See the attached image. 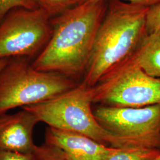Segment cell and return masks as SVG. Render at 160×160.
<instances>
[{"mask_svg": "<svg viewBox=\"0 0 160 160\" xmlns=\"http://www.w3.org/2000/svg\"><path fill=\"white\" fill-rule=\"evenodd\" d=\"M38 123L36 116L25 109L0 115V150L32 152L36 146L34 128Z\"/></svg>", "mask_w": 160, "mask_h": 160, "instance_id": "obj_8", "label": "cell"}, {"mask_svg": "<svg viewBox=\"0 0 160 160\" xmlns=\"http://www.w3.org/2000/svg\"><path fill=\"white\" fill-rule=\"evenodd\" d=\"M131 57L145 73L160 78V30L147 34Z\"/></svg>", "mask_w": 160, "mask_h": 160, "instance_id": "obj_10", "label": "cell"}, {"mask_svg": "<svg viewBox=\"0 0 160 160\" xmlns=\"http://www.w3.org/2000/svg\"><path fill=\"white\" fill-rule=\"evenodd\" d=\"M10 59V58H5V59H0V72L2 69L4 68V67L7 65Z\"/></svg>", "mask_w": 160, "mask_h": 160, "instance_id": "obj_18", "label": "cell"}, {"mask_svg": "<svg viewBox=\"0 0 160 160\" xmlns=\"http://www.w3.org/2000/svg\"><path fill=\"white\" fill-rule=\"evenodd\" d=\"M46 143L60 149L68 160H104L114 149L99 143L84 135L46 128Z\"/></svg>", "mask_w": 160, "mask_h": 160, "instance_id": "obj_9", "label": "cell"}, {"mask_svg": "<svg viewBox=\"0 0 160 160\" xmlns=\"http://www.w3.org/2000/svg\"><path fill=\"white\" fill-rule=\"evenodd\" d=\"M108 1L82 81L88 87L95 86L110 69L132 55L148 34L149 8L120 0Z\"/></svg>", "mask_w": 160, "mask_h": 160, "instance_id": "obj_2", "label": "cell"}, {"mask_svg": "<svg viewBox=\"0 0 160 160\" xmlns=\"http://www.w3.org/2000/svg\"><path fill=\"white\" fill-rule=\"evenodd\" d=\"M16 8L34 10L38 6L34 0H0V23L9 12Z\"/></svg>", "mask_w": 160, "mask_h": 160, "instance_id": "obj_14", "label": "cell"}, {"mask_svg": "<svg viewBox=\"0 0 160 160\" xmlns=\"http://www.w3.org/2000/svg\"><path fill=\"white\" fill-rule=\"evenodd\" d=\"M158 160H160V155H159V157H158Z\"/></svg>", "mask_w": 160, "mask_h": 160, "instance_id": "obj_19", "label": "cell"}, {"mask_svg": "<svg viewBox=\"0 0 160 160\" xmlns=\"http://www.w3.org/2000/svg\"><path fill=\"white\" fill-rule=\"evenodd\" d=\"M93 112L98 122L126 148L160 150V104L142 108L100 105Z\"/></svg>", "mask_w": 160, "mask_h": 160, "instance_id": "obj_7", "label": "cell"}, {"mask_svg": "<svg viewBox=\"0 0 160 160\" xmlns=\"http://www.w3.org/2000/svg\"><path fill=\"white\" fill-rule=\"evenodd\" d=\"M93 103L120 108L160 104V78L145 73L131 56L110 69L92 87Z\"/></svg>", "mask_w": 160, "mask_h": 160, "instance_id": "obj_5", "label": "cell"}, {"mask_svg": "<svg viewBox=\"0 0 160 160\" xmlns=\"http://www.w3.org/2000/svg\"><path fill=\"white\" fill-rule=\"evenodd\" d=\"M147 33L160 30V3L149 8L146 18Z\"/></svg>", "mask_w": 160, "mask_h": 160, "instance_id": "obj_15", "label": "cell"}, {"mask_svg": "<svg viewBox=\"0 0 160 160\" xmlns=\"http://www.w3.org/2000/svg\"></svg>", "mask_w": 160, "mask_h": 160, "instance_id": "obj_20", "label": "cell"}, {"mask_svg": "<svg viewBox=\"0 0 160 160\" xmlns=\"http://www.w3.org/2000/svg\"><path fill=\"white\" fill-rule=\"evenodd\" d=\"M30 59L10 58L0 72V115L57 97L80 82L62 75L38 71Z\"/></svg>", "mask_w": 160, "mask_h": 160, "instance_id": "obj_4", "label": "cell"}, {"mask_svg": "<svg viewBox=\"0 0 160 160\" xmlns=\"http://www.w3.org/2000/svg\"><path fill=\"white\" fill-rule=\"evenodd\" d=\"M33 152L22 153L0 150V160H33Z\"/></svg>", "mask_w": 160, "mask_h": 160, "instance_id": "obj_16", "label": "cell"}, {"mask_svg": "<svg viewBox=\"0 0 160 160\" xmlns=\"http://www.w3.org/2000/svg\"><path fill=\"white\" fill-rule=\"evenodd\" d=\"M107 1H84L51 18L52 32L46 46L32 61L34 68L76 81L84 77Z\"/></svg>", "mask_w": 160, "mask_h": 160, "instance_id": "obj_1", "label": "cell"}, {"mask_svg": "<svg viewBox=\"0 0 160 160\" xmlns=\"http://www.w3.org/2000/svg\"><path fill=\"white\" fill-rule=\"evenodd\" d=\"M92 103V87L81 82L57 97L22 109L29 110L49 127L82 134L110 147L126 148L123 141L98 122Z\"/></svg>", "mask_w": 160, "mask_h": 160, "instance_id": "obj_3", "label": "cell"}, {"mask_svg": "<svg viewBox=\"0 0 160 160\" xmlns=\"http://www.w3.org/2000/svg\"><path fill=\"white\" fill-rule=\"evenodd\" d=\"M108 0H84V1H100ZM128 3H131L137 6H142L147 8H150L152 6L157 5L160 3V0H120Z\"/></svg>", "mask_w": 160, "mask_h": 160, "instance_id": "obj_17", "label": "cell"}, {"mask_svg": "<svg viewBox=\"0 0 160 160\" xmlns=\"http://www.w3.org/2000/svg\"><path fill=\"white\" fill-rule=\"evenodd\" d=\"M51 18L39 8H16L0 23V59L26 57L33 60L51 36Z\"/></svg>", "mask_w": 160, "mask_h": 160, "instance_id": "obj_6", "label": "cell"}, {"mask_svg": "<svg viewBox=\"0 0 160 160\" xmlns=\"http://www.w3.org/2000/svg\"><path fill=\"white\" fill-rule=\"evenodd\" d=\"M33 158V160H68L60 149L46 142L36 146Z\"/></svg>", "mask_w": 160, "mask_h": 160, "instance_id": "obj_13", "label": "cell"}, {"mask_svg": "<svg viewBox=\"0 0 160 160\" xmlns=\"http://www.w3.org/2000/svg\"><path fill=\"white\" fill-rule=\"evenodd\" d=\"M160 150L143 148H115L104 160H158Z\"/></svg>", "mask_w": 160, "mask_h": 160, "instance_id": "obj_11", "label": "cell"}, {"mask_svg": "<svg viewBox=\"0 0 160 160\" xmlns=\"http://www.w3.org/2000/svg\"><path fill=\"white\" fill-rule=\"evenodd\" d=\"M38 8L43 10L51 18L84 2V0H34Z\"/></svg>", "mask_w": 160, "mask_h": 160, "instance_id": "obj_12", "label": "cell"}]
</instances>
